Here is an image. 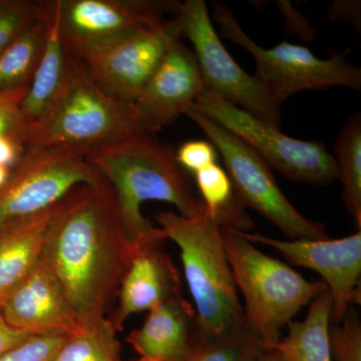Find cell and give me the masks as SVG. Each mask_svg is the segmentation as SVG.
<instances>
[{
  "mask_svg": "<svg viewBox=\"0 0 361 361\" xmlns=\"http://www.w3.org/2000/svg\"><path fill=\"white\" fill-rule=\"evenodd\" d=\"M219 152L233 190L244 207H249L276 226L291 240L329 238L324 226L297 211L278 187L269 166L240 137L193 106L185 113Z\"/></svg>",
  "mask_w": 361,
  "mask_h": 361,
  "instance_id": "8992f818",
  "label": "cell"
},
{
  "mask_svg": "<svg viewBox=\"0 0 361 361\" xmlns=\"http://www.w3.org/2000/svg\"><path fill=\"white\" fill-rule=\"evenodd\" d=\"M27 90L0 92V135H8L25 146V123L21 103Z\"/></svg>",
  "mask_w": 361,
  "mask_h": 361,
  "instance_id": "83f0119b",
  "label": "cell"
},
{
  "mask_svg": "<svg viewBox=\"0 0 361 361\" xmlns=\"http://www.w3.org/2000/svg\"><path fill=\"white\" fill-rule=\"evenodd\" d=\"M134 253L103 178L73 188L56 204L42 259L82 327L106 318Z\"/></svg>",
  "mask_w": 361,
  "mask_h": 361,
  "instance_id": "6da1fadb",
  "label": "cell"
},
{
  "mask_svg": "<svg viewBox=\"0 0 361 361\" xmlns=\"http://www.w3.org/2000/svg\"><path fill=\"white\" fill-rule=\"evenodd\" d=\"M85 159L110 184L123 233L133 248L165 241L158 226L142 213L145 202L171 204L186 218L209 213L176 160V152L155 134L139 133L90 151Z\"/></svg>",
  "mask_w": 361,
  "mask_h": 361,
  "instance_id": "7a4b0ae2",
  "label": "cell"
},
{
  "mask_svg": "<svg viewBox=\"0 0 361 361\" xmlns=\"http://www.w3.org/2000/svg\"><path fill=\"white\" fill-rule=\"evenodd\" d=\"M44 6L47 33L44 52L21 103L26 130L39 123L49 111L65 82L68 70V52L59 25V0L44 2Z\"/></svg>",
  "mask_w": 361,
  "mask_h": 361,
  "instance_id": "ac0fdd59",
  "label": "cell"
},
{
  "mask_svg": "<svg viewBox=\"0 0 361 361\" xmlns=\"http://www.w3.org/2000/svg\"><path fill=\"white\" fill-rule=\"evenodd\" d=\"M32 336V334L20 331L9 326L0 311V356Z\"/></svg>",
  "mask_w": 361,
  "mask_h": 361,
  "instance_id": "1f68e13d",
  "label": "cell"
},
{
  "mask_svg": "<svg viewBox=\"0 0 361 361\" xmlns=\"http://www.w3.org/2000/svg\"><path fill=\"white\" fill-rule=\"evenodd\" d=\"M132 361H149V360H142V358H139V360H132Z\"/></svg>",
  "mask_w": 361,
  "mask_h": 361,
  "instance_id": "e575fe53",
  "label": "cell"
},
{
  "mask_svg": "<svg viewBox=\"0 0 361 361\" xmlns=\"http://www.w3.org/2000/svg\"><path fill=\"white\" fill-rule=\"evenodd\" d=\"M327 337L332 360L361 361V319L353 306L341 322L330 320Z\"/></svg>",
  "mask_w": 361,
  "mask_h": 361,
  "instance_id": "d4e9b609",
  "label": "cell"
},
{
  "mask_svg": "<svg viewBox=\"0 0 361 361\" xmlns=\"http://www.w3.org/2000/svg\"><path fill=\"white\" fill-rule=\"evenodd\" d=\"M77 149H26L0 190V232L56 205L73 188L103 179Z\"/></svg>",
  "mask_w": 361,
  "mask_h": 361,
  "instance_id": "30bf717a",
  "label": "cell"
},
{
  "mask_svg": "<svg viewBox=\"0 0 361 361\" xmlns=\"http://www.w3.org/2000/svg\"><path fill=\"white\" fill-rule=\"evenodd\" d=\"M166 239L180 249L185 277L204 338L245 318L223 244L222 226L210 212L186 218L172 211L155 216Z\"/></svg>",
  "mask_w": 361,
  "mask_h": 361,
  "instance_id": "277c9868",
  "label": "cell"
},
{
  "mask_svg": "<svg viewBox=\"0 0 361 361\" xmlns=\"http://www.w3.org/2000/svg\"><path fill=\"white\" fill-rule=\"evenodd\" d=\"M139 133L144 132L132 106L104 94L68 54L65 82L42 120L26 130L25 148L65 147L87 154Z\"/></svg>",
  "mask_w": 361,
  "mask_h": 361,
  "instance_id": "3957f363",
  "label": "cell"
},
{
  "mask_svg": "<svg viewBox=\"0 0 361 361\" xmlns=\"http://www.w3.org/2000/svg\"><path fill=\"white\" fill-rule=\"evenodd\" d=\"M180 2L151 0H59V25L66 51L165 23Z\"/></svg>",
  "mask_w": 361,
  "mask_h": 361,
  "instance_id": "4fadbf2b",
  "label": "cell"
},
{
  "mask_svg": "<svg viewBox=\"0 0 361 361\" xmlns=\"http://www.w3.org/2000/svg\"><path fill=\"white\" fill-rule=\"evenodd\" d=\"M56 204L0 232V304L42 258Z\"/></svg>",
  "mask_w": 361,
  "mask_h": 361,
  "instance_id": "d6986e66",
  "label": "cell"
},
{
  "mask_svg": "<svg viewBox=\"0 0 361 361\" xmlns=\"http://www.w3.org/2000/svg\"><path fill=\"white\" fill-rule=\"evenodd\" d=\"M23 142L8 135H0V165L13 169L25 153Z\"/></svg>",
  "mask_w": 361,
  "mask_h": 361,
  "instance_id": "4dcf8cb0",
  "label": "cell"
},
{
  "mask_svg": "<svg viewBox=\"0 0 361 361\" xmlns=\"http://www.w3.org/2000/svg\"><path fill=\"white\" fill-rule=\"evenodd\" d=\"M0 4H1V0H0Z\"/></svg>",
  "mask_w": 361,
  "mask_h": 361,
  "instance_id": "d590c367",
  "label": "cell"
},
{
  "mask_svg": "<svg viewBox=\"0 0 361 361\" xmlns=\"http://www.w3.org/2000/svg\"><path fill=\"white\" fill-rule=\"evenodd\" d=\"M252 243L270 246L291 264L317 272L332 297L330 320L341 322L353 304H360L361 230L341 239L277 240L240 232Z\"/></svg>",
  "mask_w": 361,
  "mask_h": 361,
  "instance_id": "7c38bea8",
  "label": "cell"
},
{
  "mask_svg": "<svg viewBox=\"0 0 361 361\" xmlns=\"http://www.w3.org/2000/svg\"><path fill=\"white\" fill-rule=\"evenodd\" d=\"M337 179L342 186V199L361 230V115L349 116L334 146Z\"/></svg>",
  "mask_w": 361,
  "mask_h": 361,
  "instance_id": "7402d4cb",
  "label": "cell"
},
{
  "mask_svg": "<svg viewBox=\"0 0 361 361\" xmlns=\"http://www.w3.org/2000/svg\"><path fill=\"white\" fill-rule=\"evenodd\" d=\"M47 33L44 2L37 20L0 54V92L28 90L42 52Z\"/></svg>",
  "mask_w": 361,
  "mask_h": 361,
  "instance_id": "44dd1931",
  "label": "cell"
},
{
  "mask_svg": "<svg viewBox=\"0 0 361 361\" xmlns=\"http://www.w3.org/2000/svg\"><path fill=\"white\" fill-rule=\"evenodd\" d=\"M176 21L180 39L193 45L205 89L228 103L280 127L281 103L255 75H249L225 49L204 0L180 2Z\"/></svg>",
  "mask_w": 361,
  "mask_h": 361,
  "instance_id": "9c48e42d",
  "label": "cell"
},
{
  "mask_svg": "<svg viewBox=\"0 0 361 361\" xmlns=\"http://www.w3.org/2000/svg\"><path fill=\"white\" fill-rule=\"evenodd\" d=\"M331 312L332 297L326 289L311 301L305 319L289 323L288 336L272 348L288 361H334L327 337Z\"/></svg>",
  "mask_w": 361,
  "mask_h": 361,
  "instance_id": "ffe728a7",
  "label": "cell"
},
{
  "mask_svg": "<svg viewBox=\"0 0 361 361\" xmlns=\"http://www.w3.org/2000/svg\"><path fill=\"white\" fill-rule=\"evenodd\" d=\"M175 39H180V35L173 16L161 25L90 44L70 54L82 63L104 94L132 106Z\"/></svg>",
  "mask_w": 361,
  "mask_h": 361,
  "instance_id": "8fae6325",
  "label": "cell"
},
{
  "mask_svg": "<svg viewBox=\"0 0 361 361\" xmlns=\"http://www.w3.org/2000/svg\"><path fill=\"white\" fill-rule=\"evenodd\" d=\"M193 106L245 142L271 169L289 180L325 186L337 179L336 161L323 142L288 137L277 126L206 89Z\"/></svg>",
  "mask_w": 361,
  "mask_h": 361,
  "instance_id": "ba28073f",
  "label": "cell"
},
{
  "mask_svg": "<svg viewBox=\"0 0 361 361\" xmlns=\"http://www.w3.org/2000/svg\"><path fill=\"white\" fill-rule=\"evenodd\" d=\"M163 242L135 249L118 288V304L111 318L118 331L130 315L151 311L180 294V273L163 247Z\"/></svg>",
  "mask_w": 361,
  "mask_h": 361,
  "instance_id": "2e32d148",
  "label": "cell"
},
{
  "mask_svg": "<svg viewBox=\"0 0 361 361\" xmlns=\"http://www.w3.org/2000/svg\"><path fill=\"white\" fill-rule=\"evenodd\" d=\"M11 169L0 165V190L6 186L9 176H11Z\"/></svg>",
  "mask_w": 361,
  "mask_h": 361,
  "instance_id": "836d02e7",
  "label": "cell"
},
{
  "mask_svg": "<svg viewBox=\"0 0 361 361\" xmlns=\"http://www.w3.org/2000/svg\"><path fill=\"white\" fill-rule=\"evenodd\" d=\"M126 341L145 360L192 361L203 336L193 305L180 296L149 311Z\"/></svg>",
  "mask_w": 361,
  "mask_h": 361,
  "instance_id": "e0dca14e",
  "label": "cell"
},
{
  "mask_svg": "<svg viewBox=\"0 0 361 361\" xmlns=\"http://www.w3.org/2000/svg\"><path fill=\"white\" fill-rule=\"evenodd\" d=\"M214 18L226 39L243 47L256 63L255 77L264 84L280 103L306 90L344 87L360 90L361 70L351 65L344 54L317 58L303 45L283 42L272 49L261 47L249 37L231 9L214 2Z\"/></svg>",
  "mask_w": 361,
  "mask_h": 361,
  "instance_id": "52a82bcc",
  "label": "cell"
},
{
  "mask_svg": "<svg viewBox=\"0 0 361 361\" xmlns=\"http://www.w3.org/2000/svg\"><path fill=\"white\" fill-rule=\"evenodd\" d=\"M118 330L108 318L68 334L51 361H122Z\"/></svg>",
  "mask_w": 361,
  "mask_h": 361,
  "instance_id": "cb8c5ba5",
  "label": "cell"
},
{
  "mask_svg": "<svg viewBox=\"0 0 361 361\" xmlns=\"http://www.w3.org/2000/svg\"><path fill=\"white\" fill-rule=\"evenodd\" d=\"M223 244L237 289L245 298L246 319L269 348L301 308L326 290L286 263L266 255L237 230L222 227Z\"/></svg>",
  "mask_w": 361,
  "mask_h": 361,
  "instance_id": "5b68a950",
  "label": "cell"
},
{
  "mask_svg": "<svg viewBox=\"0 0 361 361\" xmlns=\"http://www.w3.org/2000/svg\"><path fill=\"white\" fill-rule=\"evenodd\" d=\"M217 149L208 141H189L180 145L176 152V160L183 170L191 174L216 163Z\"/></svg>",
  "mask_w": 361,
  "mask_h": 361,
  "instance_id": "f1b7e54d",
  "label": "cell"
},
{
  "mask_svg": "<svg viewBox=\"0 0 361 361\" xmlns=\"http://www.w3.org/2000/svg\"><path fill=\"white\" fill-rule=\"evenodd\" d=\"M262 361H288L279 350L275 348H270L263 357Z\"/></svg>",
  "mask_w": 361,
  "mask_h": 361,
  "instance_id": "d6a6232c",
  "label": "cell"
},
{
  "mask_svg": "<svg viewBox=\"0 0 361 361\" xmlns=\"http://www.w3.org/2000/svg\"><path fill=\"white\" fill-rule=\"evenodd\" d=\"M204 90L193 51L173 40L133 104V114L142 132L156 134L185 115Z\"/></svg>",
  "mask_w": 361,
  "mask_h": 361,
  "instance_id": "5bb4252c",
  "label": "cell"
},
{
  "mask_svg": "<svg viewBox=\"0 0 361 361\" xmlns=\"http://www.w3.org/2000/svg\"><path fill=\"white\" fill-rule=\"evenodd\" d=\"M360 1H334L330 7L329 18L331 21H344L355 26L360 32Z\"/></svg>",
  "mask_w": 361,
  "mask_h": 361,
  "instance_id": "f546056e",
  "label": "cell"
},
{
  "mask_svg": "<svg viewBox=\"0 0 361 361\" xmlns=\"http://www.w3.org/2000/svg\"><path fill=\"white\" fill-rule=\"evenodd\" d=\"M42 2L1 0L0 4V54L37 20Z\"/></svg>",
  "mask_w": 361,
  "mask_h": 361,
  "instance_id": "484cf974",
  "label": "cell"
},
{
  "mask_svg": "<svg viewBox=\"0 0 361 361\" xmlns=\"http://www.w3.org/2000/svg\"><path fill=\"white\" fill-rule=\"evenodd\" d=\"M0 311L9 326L27 334H71L80 327L63 289L42 258L2 301Z\"/></svg>",
  "mask_w": 361,
  "mask_h": 361,
  "instance_id": "9a60e30c",
  "label": "cell"
},
{
  "mask_svg": "<svg viewBox=\"0 0 361 361\" xmlns=\"http://www.w3.org/2000/svg\"><path fill=\"white\" fill-rule=\"evenodd\" d=\"M68 336L63 332L33 334L0 356V361H51Z\"/></svg>",
  "mask_w": 361,
  "mask_h": 361,
  "instance_id": "4316f807",
  "label": "cell"
},
{
  "mask_svg": "<svg viewBox=\"0 0 361 361\" xmlns=\"http://www.w3.org/2000/svg\"><path fill=\"white\" fill-rule=\"evenodd\" d=\"M269 349L245 316L219 334L204 338L192 361H262Z\"/></svg>",
  "mask_w": 361,
  "mask_h": 361,
  "instance_id": "603a6c76",
  "label": "cell"
}]
</instances>
